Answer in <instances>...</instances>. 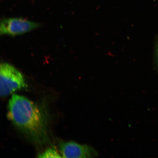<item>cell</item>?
Listing matches in <instances>:
<instances>
[{"label": "cell", "instance_id": "cell-4", "mask_svg": "<svg viewBox=\"0 0 158 158\" xmlns=\"http://www.w3.org/2000/svg\"><path fill=\"white\" fill-rule=\"evenodd\" d=\"M59 146L62 157L92 158L98 156L97 152L93 148L87 145L68 142L61 143Z\"/></svg>", "mask_w": 158, "mask_h": 158}, {"label": "cell", "instance_id": "cell-3", "mask_svg": "<svg viewBox=\"0 0 158 158\" xmlns=\"http://www.w3.org/2000/svg\"><path fill=\"white\" fill-rule=\"evenodd\" d=\"M40 26L38 23L21 18L4 19L0 24V33L15 36L29 32Z\"/></svg>", "mask_w": 158, "mask_h": 158}, {"label": "cell", "instance_id": "cell-5", "mask_svg": "<svg viewBox=\"0 0 158 158\" xmlns=\"http://www.w3.org/2000/svg\"><path fill=\"white\" fill-rule=\"evenodd\" d=\"M39 158H61L62 157L60 153H59L54 148H49L42 153L39 154Z\"/></svg>", "mask_w": 158, "mask_h": 158}, {"label": "cell", "instance_id": "cell-1", "mask_svg": "<svg viewBox=\"0 0 158 158\" xmlns=\"http://www.w3.org/2000/svg\"><path fill=\"white\" fill-rule=\"evenodd\" d=\"M7 115L16 127L35 143H42L48 139L46 114L35 102L14 94L9 101Z\"/></svg>", "mask_w": 158, "mask_h": 158}, {"label": "cell", "instance_id": "cell-2", "mask_svg": "<svg viewBox=\"0 0 158 158\" xmlns=\"http://www.w3.org/2000/svg\"><path fill=\"white\" fill-rule=\"evenodd\" d=\"M23 74L12 65L3 62L0 65V95L5 98L17 91L26 88Z\"/></svg>", "mask_w": 158, "mask_h": 158}]
</instances>
